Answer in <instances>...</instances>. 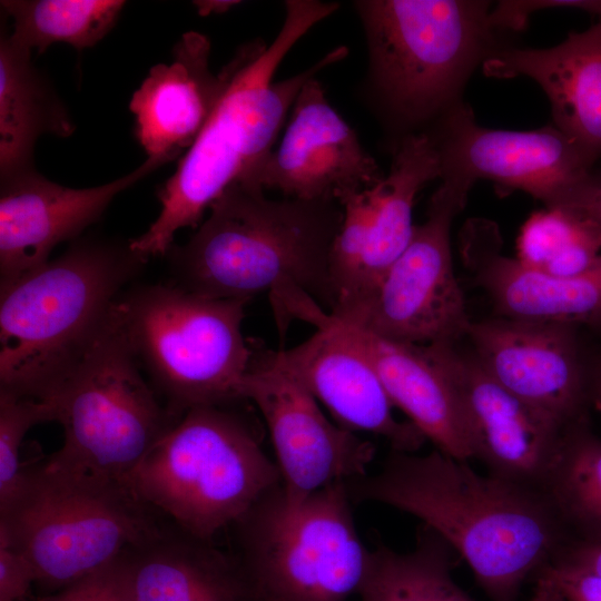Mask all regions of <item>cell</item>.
<instances>
[{
  "label": "cell",
  "mask_w": 601,
  "mask_h": 601,
  "mask_svg": "<svg viewBox=\"0 0 601 601\" xmlns=\"http://www.w3.org/2000/svg\"><path fill=\"white\" fill-rule=\"evenodd\" d=\"M530 601H565V599L550 581L536 578Z\"/></svg>",
  "instance_id": "8d00e7d4"
},
{
  "label": "cell",
  "mask_w": 601,
  "mask_h": 601,
  "mask_svg": "<svg viewBox=\"0 0 601 601\" xmlns=\"http://www.w3.org/2000/svg\"><path fill=\"white\" fill-rule=\"evenodd\" d=\"M238 391L266 423L287 496L304 497L367 474L373 443L331 421L317 400L264 354H254Z\"/></svg>",
  "instance_id": "5bb4252c"
},
{
  "label": "cell",
  "mask_w": 601,
  "mask_h": 601,
  "mask_svg": "<svg viewBox=\"0 0 601 601\" xmlns=\"http://www.w3.org/2000/svg\"><path fill=\"white\" fill-rule=\"evenodd\" d=\"M555 560L601 575V542L570 544Z\"/></svg>",
  "instance_id": "d590c367"
},
{
  "label": "cell",
  "mask_w": 601,
  "mask_h": 601,
  "mask_svg": "<svg viewBox=\"0 0 601 601\" xmlns=\"http://www.w3.org/2000/svg\"><path fill=\"white\" fill-rule=\"evenodd\" d=\"M454 343L422 345L449 381L472 450L489 474L542 491L566 428L496 382Z\"/></svg>",
  "instance_id": "9a60e30c"
},
{
  "label": "cell",
  "mask_w": 601,
  "mask_h": 601,
  "mask_svg": "<svg viewBox=\"0 0 601 601\" xmlns=\"http://www.w3.org/2000/svg\"><path fill=\"white\" fill-rule=\"evenodd\" d=\"M353 502L422 521L461 556L491 601H518L524 583L571 544L548 495L439 450L391 451L380 471L346 482Z\"/></svg>",
  "instance_id": "6da1fadb"
},
{
  "label": "cell",
  "mask_w": 601,
  "mask_h": 601,
  "mask_svg": "<svg viewBox=\"0 0 601 601\" xmlns=\"http://www.w3.org/2000/svg\"><path fill=\"white\" fill-rule=\"evenodd\" d=\"M228 405L186 411L126 481L171 525L210 542L280 484L253 426Z\"/></svg>",
  "instance_id": "8992f818"
},
{
  "label": "cell",
  "mask_w": 601,
  "mask_h": 601,
  "mask_svg": "<svg viewBox=\"0 0 601 601\" xmlns=\"http://www.w3.org/2000/svg\"><path fill=\"white\" fill-rule=\"evenodd\" d=\"M383 176L315 76L298 92L279 146L244 181L285 198L338 203Z\"/></svg>",
  "instance_id": "ac0fdd59"
},
{
  "label": "cell",
  "mask_w": 601,
  "mask_h": 601,
  "mask_svg": "<svg viewBox=\"0 0 601 601\" xmlns=\"http://www.w3.org/2000/svg\"><path fill=\"white\" fill-rule=\"evenodd\" d=\"M348 325L366 349L394 407L403 411L436 450L456 460H471L455 394L422 345L385 339Z\"/></svg>",
  "instance_id": "cb8c5ba5"
},
{
  "label": "cell",
  "mask_w": 601,
  "mask_h": 601,
  "mask_svg": "<svg viewBox=\"0 0 601 601\" xmlns=\"http://www.w3.org/2000/svg\"><path fill=\"white\" fill-rule=\"evenodd\" d=\"M160 166L147 158L134 171L91 188L59 185L35 167L0 178V286L45 265L58 244L78 238L119 193Z\"/></svg>",
  "instance_id": "d6986e66"
},
{
  "label": "cell",
  "mask_w": 601,
  "mask_h": 601,
  "mask_svg": "<svg viewBox=\"0 0 601 601\" xmlns=\"http://www.w3.org/2000/svg\"><path fill=\"white\" fill-rule=\"evenodd\" d=\"M453 554L450 545L423 524L410 551L378 544L371 550L358 601H475L452 575Z\"/></svg>",
  "instance_id": "484cf974"
},
{
  "label": "cell",
  "mask_w": 601,
  "mask_h": 601,
  "mask_svg": "<svg viewBox=\"0 0 601 601\" xmlns=\"http://www.w3.org/2000/svg\"><path fill=\"white\" fill-rule=\"evenodd\" d=\"M124 553L107 565L37 601H132Z\"/></svg>",
  "instance_id": "4dcf8cb0"
},
{
  "label": "cell",
  "mask_w": 601,
  "mask_h": 601,
  "mask_svg": "<svg viewBox=\"0 0 601 601\" xmlns=\"http://www.w3.org/2000/svg\"><path fill=\"white\" fill-rule=\"evenodd\" d=\"M466 336L473 356L509 392L566 428L587 420L592 372L574 326L502 317L471 322Z\"/></svg>",
  "instance_id": "e0dca14e"
},
{
  "label": "cell",
  "mask_w": 601,
  "mask_h": 601,
  "mask_svg": "<svg viewBox=\"0 0 601 601\" xmlns=\"http://www.w3.org/2000/svg\"><path fill=\"white\" fill-rule=\"evenodd\" d=\"M436 147L441 181L471 189L489 179L559 207L593 171V159L554 125L516 131L480 126L461 102L426 130Z\"/></svg>",
  "instance_id": "4fadbf2b"
},
{
  "label": "cell",
  "mask_w": 601,
  "mask_h": 601,
  "mask_svg": "<svg viewBox=\"0 0 601 601\" xmlns=\"http://www.w3.org/2000/svg\"><path fill=\"white\" fill-rule=\"evenodd\" d=\"M158 515L125 483L48 457L24 470L0 531L29 560L37 583L60 590L159 532Z\"/></svg>",
  "instance_id": "52a82bcc"
},
{
  "label": "cell",
  "mask_w": 601,
  "mask_h": 601,
  "mask_svg": "<svg viewBox=\"0 0 601 601\" xmlns=\"http://www.w3.org/2000/svg\"><path fill=\"white\" fill-rule=\"evenodd\" d=\"M32 582L36 573L31 563L0 531V601L22 600Z\"/></svg>",
  "instance_id": "836d02e7"
},
{
  "label": "cell",
  "mask_w": 601,
  "mask_h": 601,
  "mask_svg": "<svg viewBox=\"0 0 601 601\" xmlns=\"http://www.w3.org/2000/svg\"><path fill=\"white\" fill-rule=\"evenodd\" d=\"M209 55L206 36L186 32L174 47L173 61L154 66L134 92L129 109L147 158L165 165L183 157L215 112L242 63L243 51L217 75L210 70Z\"/></svg>",
  "instance_id": "ffe728a7"
},
{
  "label": "cell",
  "mask_w": 601,
  "mask_h": 601,
  "mask_svg": "<svg viewBox=\"0 0 601 601\" xmlns=\"http://www.w3.org/2000/svg\"><path fill=\"white\" fill-rule=\"evenodd\" d=\"M487 77L524 76L550 100L553 125L593 159L601 156V19L546 49L497 48L482 63Z\"/></svg>",
  "instance_id": "7402d4cb"
},
{
  "label": "cell",
  "mask_w": 601,
  "mask_h": 601,
  "mask_svg": "<svg viewBox=\"0 0 601 601\" xmlns=\"http://www.w3.org/2000/svg\"><path fill=\"white\" fill-rule=\"evenodd\" d=\"M592 406L601 416V366L592 372Z\"/></svg>",
  "instance_id": "f35d334b"
},
{
  "label": "cell",
  "mask_w": 601,
  "mask_h": 601,
  "mask_svg": "<svg viewBox=\"0 0 601 601\" xmlns=\"http://www.w3.org/2000/svg\"><path fill=\"white\" fill-rule=\"evenodd\" d=\"M470 189L441 181L427 218L374 289L357 304L329 312L375 336L413 345L454 343L471 321L455 276L450 231Z\"/></svg>",
  "instance_id": "8fae6325"
},
{
  "label": "cell",
  "mask_w": 601,
  "mask_h": 601,
  "mask_svg": "<svg viewBox=\"0 0 601 601\" xmlns=\"http://www.w3.org/2000/svg\"><path fill=\"white\" fill-rule=\"evenodd\" d=\"M43 422H53L48 403L0 392V512L12 502L22 482L23 439L33 425Z\"/></svg>",
  "instance_id": "f546056e"
},
{
  "label": "cell",
  "mask_w": 601,
  "mask_h": 601,
  "mask_svg": "<svg viewBox=\"0 0 601 601\" xmlns=\"http://www.w3.org/2000/svg\"><path fill=\"white\" fill-rule=\"evenodd\" d=\"M147 260L129 240L79 239L58 258L0 286V392L51 398Z\"/></svg>",
  "instance_id": "277c9868"
},
{
  "label": "cell",
  "mask_w": 601,
  "mask_h": 601,
  "mask_svg": "<svg viewBox=\"0 0 601 601\" xmlns=\"http://www.w3.org/2000/svg\"><path fill=\"white\" fill-rule=\"evenodd\" d=\"M316 331L300 344L265 357L298 381L352 432L383 436L393 451L415 453L426 441L411 422L398 421L381 378L354 329L321 306L305 318Z\"/></svg>",
  "instance_id": "2e32d148"
},
{
  "label": "cell",
  "mask_w": 601,
  "mask_h": 601,
  "mask_svg": "<svg viewBox=\"0 0 601 601\" xmlns=\"http://www.w3.org/2000/svg\"><path fill=\"white\" fill-rule=\"evenodd\" d=\"M346 482L304 497L282 483L233 526L237 555L257 601H348L363 583L371 550L361 540Z\"/></svg>",
  "instance_id": "ba28073f"
},
{
  "label": "cell",
  "mask_w": 601,
  "mask_h": 601,
  "mask_svg": "<svg viewBox=\"0 0 601 601\" xmlns=\"http://www.w3.org/2000/svg\"><path fill=\"white\" fill-rule=\"evenodd\" d=\"M536 578L550 581L565 601H601V575L569 563L555 560Z\"/></svg>",
  "instance_id": "d6a6232c"
},
{
  "label": "cell",
  "mask_w": 601,
  "mask_h": 601,
  "mask_svg": "<svg viewBox=\"0 0 601 601\" xmlns=\"http://www.w3.org/2000/svg\"><path fill=\"white\" fill-rule=\"evenodd\" d=\"M436 178L440 160L431 135L413 132L400 139L387 175L338 200L342 221L331 253L329 312L346 309L374 289L410 243L417 193Z\"/></svg>",
  "instance_id": "7c38bea8"
},
{
  "label": "cell",
  "mask_w": 601,
  "mask_h": 601,
  "mask_svg": "<svg viewBox=\"0 0 601 601\" xmlns=\"http://www.w3.org/2000/svg\"><path fill=\"white\" fill-rule=\"evenodd\" d=\"M585 217L601 227V173L592 171L559 207Z\"/></svg>",
  "instance_id": "e575fe53"
},
{
  "label": "cell",
  "mask_w": 601,
  "mask_h": 601,
  "mask_svg": "<svg viewBox=\"0 0 601 601\" xmlns=\"http://www.w3.org/2000/svg\"><path fill=\"white\" fill-rule=\"evenodd\" d=\"M247 302L161 284L118 299L117 315L134 354L174 416L242 400L239 384L254 356L242 332Z\"/></svg>",
  "instance_id": "9c48e42d"
},
{
  "label": "cell",
  "mask_w": 601,
  "mask_h": 601,
  "mask_svg": "<svg viewBox=\"0 0 601 601\" xmlns=\"http://www.w3.org/2000/svg\"><path fill=\"white\" fill-rule=\"evenodd\" d=\"M193 3L200 16H209L225 13L240 2L235 0H204L194 1Z\"/></svg>",
  "instance_id": "74e56055"
},
{
  "label": "cell",
  "mask_w": 601,
  "mask_h": 601,
  "mask_svg": "<svg viewBox=\"0 0 601 601\" xmlns=\"http://www.w3.org/2000/svg\"><path fill=\"white\" fill-rule=\"evenodd\" d=\"M461 239L465 264L503 317L574 327L601 323V256L588 270L564 277L504 256L492 221H467Z\"/></svg>",
  "instance_id": "44dd1931"
},
{
  "label": "cell",
  "mask_w": 601,
  "mask_h": 601,
  "mask_svg": "<svg viewBox=\"0 0 601 601\" xmlns=\"http://www.w3.org/2000/svg\"><path fill=\"white\" fill-rule=\"evenodd\" d=\"M354 8L372 88L408 129L433 126L460 105L475 67L497 49L487 1L362 0Z\"/></svg>",
  "instance_id": "5b68a950"
},
{
  "label": "cell",
  "mask_w": 601,
  "mask_h": 601,
  "mask_svg": "<svg viewBox=\"0 0 601 601\" xmlns=\"http://www.w3.org/2000/svg\"><path fill=\"white\" fill-rule=\"evenodd\" d=\"M2 13L13 22L10 38L38 53L57 42L78 50L98 43L112 29L121 0H4Z\"/></svg>",
  "instance_id": "83f0119b"
},
{
  "label": "cell",
  "mask_w": 601,
  "mask_h": 601,
  "mask_svg": "<svg viewBox=\"0 0 601 601\" xmlns=\"http://www.w3.org/2000/svg\"><path fill=\"white\" fill-rule=\"evenodd\" d=\"M338 8L336 2L288 0L270 45L242 48V63L209 121L158 189L161 210L130 248L149 259L167 255L180 228L197 227L210 205L235 181L246 180L273 150L286 115L305 82L347 55L329 51L314 66L280 81L274 75L295 43Z\"/></svg>",
  "instance_id": "3957f363"
},
{
  "label": "cell",
  "mask_w": 601,
  "mask_h": 601,
  "mask_svg": "<svg viewBox=\"0 0 601 601\" xmlns=\"http://www.w3.org/2000/svg\"><path fill=\"white\" fill-rule=\"evenodd\" d=\"M516 258L524 265L555 276L588 270L601 256V227L562 208L536 211L518 238Z\"/></svg>",
  "instance_id": "f1b7e54d"
},
{
  "label": "cell",
  "mask_w": 601,
  "mask_h": 601,
  "mask_svg": "<svg viewBox=\"0 0 601 601\" xmlns=\"http://www.w3.org/2000/svg\"><path fill=\"white\" fill-rule=\"evenodd\" d=\"M543 492L571 544L601 542V439L587 420L566 432Z\"/></svg>",
  "instance_id": "4316f807"
},
{
  "label": "cell",
  "mask_w": 601,
  "mask_h": 601,
  "mask_svg": "<svg viewBox=\"0 0 601 601\" xmlns=\"http://www.w3.org/2000/svg\"><path fill=\"white\" fill-rule=\"evenodd\" d=\"M193 237L167 255L179 287L209 298L268 293L278 328L313 298L333 307L329 262L342 221L332 200L270 199L250 181H235L210 205Z\"/></svg>",
  "instance_id": "7a4b0ae2"
},
{
  "label": "cell",
  "mask_w": 601,
  "mask_h": 601,
  "mask_svg": "<svg viewBox=\"0 0 601 601\" xmlns=\"http://www.w3.org/2000/svg\"><path fill=\"white\" fill-rule=\"evenodd\" d=\"M124 556L132 601H257L236 556L171 524Z\"/></svg>",
  "instance_id": "603a6c76"
},
{
  "label": "cell",
  "mask_w": 601,
  "mask_h": 601,
  "mask_svg": "<svg viewBox=\"0 0 601 601\" xmlns=\"http://www.w3.org/2000/svg\"><path fill=\"white\" fill-rule=\"evenodd\" d=\"M553 8L582 10L601 19V0H504L491 8L490 23L495 31H520L532 13Z\"/></svg>",
  "instance_id": "1f68e13d"
},
{
  "label": "cell",
  "mask_w": 601,
  "mask_h": 601,
  "mask_svg": "<svg viewBox=\"0 0 601 601\" xmlns=\"http://www.w3.org/2000/svg\"><path fill=\"white\" fill-rule=\"evenodd\" d=\"M71 118L48 79L18 46L6 24L0 37V178L33 168L37 139L43 134L66 138Z\"/></svg>",
  "instance_id": "d4e9b609"
},
{
  "label": "cell",
  "mask_w": 601,
  "mask_h": 601,
  "mask_svg": "<svg viewBox=\"0 0 601 601\" xmlns=\"http://www.w3.org/2000/svg\"><path fill=\"white\" fill-rule=\"evenodd\" d=\"M140 368L115 306L78 367L43 401L63 428L62 446L49 456L52 462L126 484L180 418L167 410Z\"/></svg>",
  "instance_id": "30bf717a"
}]
</instances>
